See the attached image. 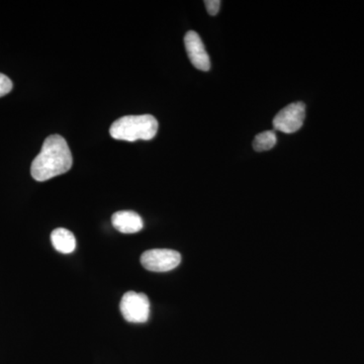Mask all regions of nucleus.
<instances>
[{
    "mask_svg": "<svg viewBox=\"0 0 364 364\" xmlns=\"http://www.w3.org/2000/svg\"><path fill=\"white\" fill-rule=\"evenodd\" d=\"M73 164L70 148L63 136L51 135L46 139L40 154L33 159L31 174L35 181L43 182L61 176Z\"/></svg>",
    "mask_w": 364,
    "mask_h": 364,
    "instance_id": "1",
    "label": "nucleus"
},
{
    "mask_svg": "<svg viewBox=\"0 0 364 364\" xmlns=\"http://www.w3.org/2000/svg\"><path fill=\"white\" fill-rule=\"evenodd\" d=\"M158 122L151 114L126 116L117 119L109 129L112 138L116 140L135 142L138 140L149 141L156 136Z\"/></svg>",
    "mask_w": 364,
    "mask_h": 364,
    "instance_id": "2",
    "label": "nucleus"
},
{
    "mask_svg": "<svg viewBox=\"0 0 364 364\" xmlns=\"http://www.w3.org/2000/svg\"><path fill=\"white\" fill-rule=\"evenodd\" d=\"M119 309L127 322L142 324L149 318L150 301L146 294L128 291L124 294Z\"/></svg>",
    "mask_w": 364,
    "mask_h": 364,
    "instance_id": "3",
    "label": "nucleus"
},
{
    "mask_svg": "<svg viewBox=\"0 0 364 364\" xmlns=\"http://www.w3.org/2000/svg\"><path fill=\"white\" fill-rule=\"evenodd\" d=\"M181 253L170 249H152L141 256L143 267L150 272H166L181 264Z\"/></svg>",
    "mask_w": 364,
    "mask_h": 364,
    "instance_id": "4",
    "label": "nucleus"
},
{
    "mask_svg": "<svg viewBox=\"0 0 364 364\" xmlns=\"http://www.w3.org/2000/svg\"><path fill=\"white\" fill-rule=\"evenodd\" d=\"M306 117V105L304 102H294L287 105L273 119L275 130L284 134H293L303 127Z\"/></svg>",
    "mask_w": 364,
    "mask_h": 364,
    "instance_id": "5",
    "label": "nucleus"
},
{
    "mask_svg": "<svg viewBox=\"0 0 364 364\" xmlns=\"http://www.w3.org/2000/svg\"><path fill=\"white\" fill-rule=\"evenodd\" d=\"M184 45H186V52L191 64L198 70H210V57L198 33L189 31L184 37Z\"/></svg>",
    "mask_w": 364,
    "mask_h": 364,
    "instance_id": "6",
    "label": "nucleus"
},
{
    "mask_svg": "<svg viewBox=\"0 0 364 364\" xmlns=\"http://www.w3.org/2000/svg\"><path fill=\"white\" fill-rule=\"evenodd\" d=\"M112 226L124 234L138 233L144 228L142 218L132 210H119L112 217Z\"/></svg>",
    "mask_w": 364,
    "mask_h": 364,
    "instance_id": "7",
    "label": "nucleus"
},
{
    "mask_svg": "<svg viewBox=\"0 0 364 364\" xmlns=\"http://www.w3.org/2000/svg\"><path fill=\"white\" fill-rule=\"evenodd\" d=\"M53 247L60 253L70 254L76 248V240L74 235L69 230L58 228L51 234Z\"/></svg>",
    "mask_w": 364,
    "mask_h": 364,
    "instance_id": "8",
    "label": "nucleus"
},
{
    "mask_svg": "<svg viewBox=\"0 0 364 364\" xmlns=\"http://www.w3.org/2000/svg\"><path fill=\"white\" fill-rule=\"evenodd\" d=\"M277 135L273 131L262 132L255 136L253 141L254 150L263 152L272 149L277 145Z\"/></svg>",
    "mask_w": 364,
    "mask_h": 364,
    "instance_id": "9",
    "label": "nucleus"
},
{
    "mask_svg": "<svg viewBox=\"0 0 364 364\" xmlns=\"http://www.w3.org/2000/svg\"><path fill=\"white\" fill-rule=\"evenodd\" d=\"M13 82L4 74L0 73V97L9 95L13 90Z\"/></svg>",
    "mask_w": 364,
    "mask_h": 364,
    "instance_id": "10",
    "label": "nucleus"
},
{
    "mask_svg": "<svg viewBox=\"0 0 364 364\" xmlns=\"http://www.w3.org/2000/svg\"><path fill=\"white\" fill-rule=\"evenodd\" d=\"M205 7H207L208 13L210 16H215V14L219 13L220 7H221V1L220 0H205Z\"/></svg>",
    "mask_w": 364,
    "mask_h": 364,
    "instance_id": "11",
    "label": "nucleus"
}]
</instances>
